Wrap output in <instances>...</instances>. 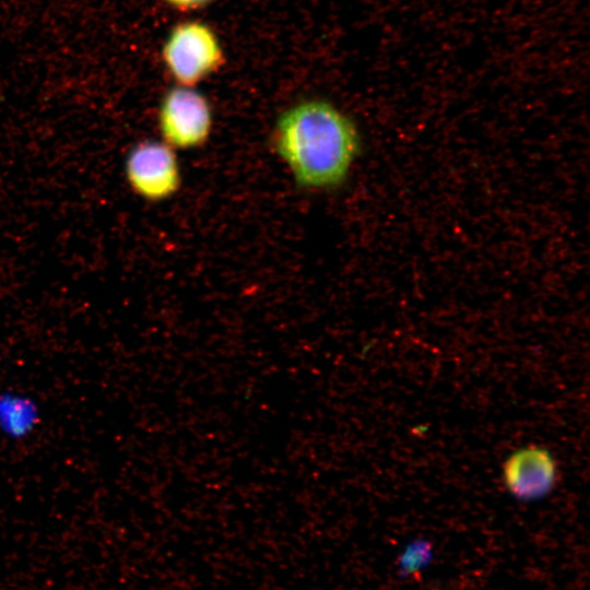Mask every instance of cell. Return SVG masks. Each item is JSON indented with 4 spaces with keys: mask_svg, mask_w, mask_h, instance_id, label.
Instances as JSON below:
<instances>
[{
    "mask_svg": "<svg viewBox=\"0 0 590 590\" xmlns=\"http://www.w3.org/2000/svg\"><path fill=\"white\" fill-rule=\"evenodd\" d=\"M157 122L163 141L175 150L200 148L212 132V106L196 87L176 85L163 96Z\"/></svg>",
    "mask_w": 590,
    "mask_h": 590,
    "instance_id": "cell-3",
    "label": "cell"
},
{
    "mask_svg": "<svg viewBox=\"0 0 590 590\" xmlns=\"http://www.w3.org/2000/svg\"><path fill=\"white\" fill-rule=\"evenodd\" d=\"M170 8L180 12H190L203 9L214 0H163Z\"/></svg>",
    "mask_w": 590,
    "mask_h": 590,
    "instance_id": "cell-7",
    "label": "cell"
},
{
    "mask_svg": "<svg viewBox=\"0 0 590 590\" xmlns=\"http://www.w3.org/2000/svg\"><path fill=\"white\" fill-rule=\"evenodd\" d=\"M162 60L177 85L196 87L221 69L225 52L209 24L187 20L177 23L168 33L162 48Z\"/></svg>",
    "mask_w": 590,
    "mask_h": 590,
    "instance_id": "cell-2",
    "label": "cell"
},
{
    "mask_svg": "<svg viewBox=\"0 0 590 590\" xmlns=\"http://www.w3.org/2000/svg\"><path fill=\"white\" fill-rule=\"evenodd\" d=\"M502 475L506 489L514 498L532 502L547 496L555 488L558 469L548 449L528 445L507 457Z\"/></svg>",
    "mask_w": 590,
    "mask_h": 590,
    "instance_id": "cell-5",
    "label": "cell"
},
{
    "mask_svg": "<svg viewBox=\"0 0 590 590\" xmlns=\"http://www.w3.org/2000/svg\"><path fill=\"white\" fill-rule=\"evenodd\" d=\"M34 412L30 402L3 397L0 400V425L13 436L24 435L34 425Z\"/></svg>",
    "mask_w": 590,
    "mask_h": 590,
    "instance_id": "cell-6",
    "label": "cell"
},
{
    "mask_svg": "<svg viewBox=\"0 0 590 590\" xmlns=\"http://www.w3.org/2000/svg\"><path fill=\"white\" fill-rule=\"evenodd\" d=\"M125 175L133 192L151 202L169 199L181 186L175 149L163 140H143L131 148Z\"/></svg>",
    "mask_w": 590,
    "mask_h": 590,
    "instance_id": "cell-4",
    "label": "cell"
},
{
    "mask_svg": "<svg viewBox=\"0 0 590 590\" xmlns=\"http://www.w3.org/2000/svg\"><path fill=\"white\" fill-rule=\"evenodd\" d=\"M271 144L295 184L316 191L345 181L361 139L355 122L338 106L324 98H307L280 114Z\"/></svg>",
    "mask_w": 590,
    "mask_h": 590,
    "instance_id": "cell-1",
    "label": "cell"
}]
</instances>
